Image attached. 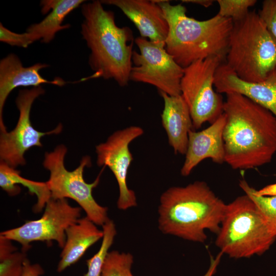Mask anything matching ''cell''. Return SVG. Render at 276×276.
Masks as SVG:
<instances>
[{"mask_svg":"<svg viewBox=\"0 0 276 276\" xmlns=\"http://www.w3.org/2000/svg\"><path fill=\"white\" fill-rule=\"evenodd\" d=\"M223 139L225 163L233 169L270 163L276 153V118L268 109L238 93L226 94Z\"/></svg>","mask_w":276,"mask_h":276,"instance_id":"cell-1","label":"cell"},{"mask_svg":"<svg viewBox=\"0 0 276 276\" xmlns=\"http://www.w3.org/2000/svg\"><path fill=\"white\" fill-rule=\"evenodd\" d=\"M102 4L96 0L81 7V33L90 50L88 64L94 72L78 82L102 78L125 86L132 65L133 33L128 27L118 26L114 13L104 9Z\"/></svg>","mask_w":276,"mask_h":276,"instance_id":"cell-2","label":"cell"},{"mask_svg":"<svg viewBox=\"0 0 276 276\" xmlns=\"http://www.w3.org/2000/svg\"><path fill=\"white\" fill-rule=\"evenodd\" d=\"M158 223L164 234L203 243L206 229L219 231L226 204L204 181L172 187L160 197Z\"/></svg>","mask_w":276,"mask_h":276,"instance_id":"cell-3","label":"cell"},{"mask_svg":"<svg viewBox=\"0 0 276 276\" xmlns=\"http://www.w3.org/2000/svg\"><path fill=\"white\" fill-rule=\"evenodd\" d=\"M162 8L169 25L165 49L182 68L211 56L225 60L234 21L217 14L205 20L189 17L181 4L155 1Z\"/></svg>","mask_w":276,"mask_h":276,"instance_id":"cell-4","label":"cell"},{"mask_svg":"<svg viewBox=\"0 0 276 276\" xmlns=\"http://www.w3.org/2000/svg\"><path fill=\"white\" fill-rule=\"evenodd\" d=\"M243 81H263L276 67V40L255 10L234 21L224 62Z\"/></svg>","mask_w":276,"mask_h":276,"instance_id":"cell-5","label":"cell"},{"mask_svg":"<svg viewBox=\"0 0 276 276\" xmlns=\"http://www.w3.org/2000/svg\"><path fill=\"white\" fill-rule=\"evenodd\" d=\"M215 244L220 251L235 259L261 255L276 239L254 202L246 194L226 204Z\"/></svg>","mask_w":276,"mask_h":276,"instance_id":"cell-6","label":"cell"},{"mask_svg":"<svg viewBox=\"0 0 276 276\" xmlns=\"http://www.w3.org/2000/svg\"><path fill=\"white\" fill-rule=\"evenodd\" d=\"M67 151L64 145H60L53 151L45 154L43 166L50 173L46 183L51 192V198H71L75 200L84 211L87 218L97 225L103 226L109 219L107 208L97 202L93 197V191L98 185L105 167H103L100 173L92 183H87L83 177V172L86 167L91 166L90 157L84 156L79 166L70 171L64 166Z\"/></svg>","mask_w":276,"mask_h":276,"instance_id":"cell-7","label":"cell"},{"mask_svg":"<svg viewBox=\"0 0 276 276\" xmlns=\"http://www.w3.org/2000/svg\"><path fill=\"white\" fill-rule=\"evenodd\" d=\"M224 60L219 56H211L184 68L181 95L189 107L193 127L196 129L206 122L213 123L223 112L222 97L213 86L216 71Z\"/></svg>","mask_w":276,"mask_h":276,"instance_id":"cell-8","label":"cell"},{"mask_svg":"<svg viewBox=\"0 0 276 276\" xmlns=\"http://www.w3.org/2000/svg\"><path fill=\"white\" fill-rule=\"evenodd\" d=\"M139 52L133 50L129 80L154 86L170 96L181 95L184 68L167 52L165 45L141 36L134 39Z\"/></svg>","mask_w":276,"mask_h":276,"instance_id":"cell-9","label":"cell"},{"mask_svg":"<svg viewBox=\"0 0 276 276\" xmlns=\"http://www.w3.org/2000/svg\"><path fill=\"white\" fill-rule=\"evenodd\" d=\"M81 211L80 207L71 205L67 199L51 198L39 219L26 221L20 226L2 232L0 236L19 243L24 252L35 241H55L62 248L66 241V229L81 218Z\"/></svg>","mask_w":276,"mask_h":276,"instance_id":"cell-10","label":"cell"},{"mask_svg":"<svg viewBox=\"0 0 276 276\" xmlns=\"http://www.w3.org/2000/svg\"><path fill=\"white\" fill-rule=\"evenodd\" d=\"M44 92L41 86L20 90L15 101L19 112L17 124L10 132L6 129L1 130V161L12 167L25 165V152L33 147H42L40 140L42 136L58 134L62 131L60 124L54 129L45 132L37 130L32 126L30 117L31 107L35 100Z\"/></svg>","mask_w":276,"mask_h":276,"instance_id":"cell-11","label":"cell"},{"mask_svg":"<svg viewBox=\"0 0 276 276\" xmlns=\"http://www.w3.org/2000/svg\"><path fill=\"white\" fill-rule=\"evenodd\" d=\"M143 133L141 127L131 126L116 131L106 142L96 147L98 166L108 167L117 181L119 189L117 206L121 210L137 205L135 193L127 185L128 170L133 159L129 146Z\"/></svg>","mask_w":276,"mask_h":276,"instance_id":"cell-12","label":"cell"},{"mask_svg":"<svg viewBox=\"0 0 276 276\" xmlns=\"http://www.w3.org/2000/svg\"><path fill=\"white\" fill-rule=\"evenodd\" d=\"M216 92L241 94L269 110L276 118V67L259 82L240 79L225 62L218 67L215 75Z\"/></svg>","mask_w":276,"mask_h":276,"instance_id":"cell-13","label":"cell"},{"mask_svg":"<svg viewBox=\"0 0 276 276\" xmlns=\"http://www.w3.org/2000/svg\"><path fill=\"white\" fill-rule=\"evenodd\" d=\"M114 6L134 24L141 37L165 45L169 25L160 6L155 0H103Z\"/></svg>","mask_w":276,"mask_h":276,"instance_id":"cell-14","label":"cell"},{"mask_svg":"<svg viewBox=\"0 0 276 276\" xmlns=\"http://www.w3.org/2000/svg\"><path fill=\"white\" fill-rule=\"evenodd\" d=\"M225 123V117L222 113L206 128L199 131L192 129L189 131L185 159L180 170L182 176L189 175L199 163L206 158L218 164L225 163L223 139Z\"/></svg>","mask_w":276,"mask_h":276,"instance_id":"cell-15","label":"cell"},{"mask_svg":"<svg viewBox=\"0 0 276 276\" xmlns=\"http://www.w3.org/2000/svg\"><path fill=\"white\" fill-rule=\"evenodd\" d=\"M46 63H37L29 67L23 66L18 57L9 54L0 61V129H6L3 119L5 102L13 89L19 86H40L50 84L62 86L66 82L60 77L48 80L40 74L39 71L48 67Z\"/></svg>","mask_w":276,"mask_h":276,"instance_id":"cell-16","label":"cell"},{"mask_svg":"<svg viewBox=\"0 0 276 276\" xmlns=\"http://www.w3.org/2000/svg\"><path fill=\"white\" fill-rule=\"evenodd\" d=\"M164 105L161 114L170 146L175 154L185 155L188 144L189 132L193 127L189 107L182 96H170L159 92Z\"/></svg>","mask_w":276,"mask_h":276,"instance_id":"cell-17","label":"cell"},{"mask_svg":"<svg viewBox=\"0 0 276 276\" xmlns=\"http://www.w3.org/2000/svg\"><path fill=\"white\" fill-rule=\"evenodd\" d=\"M103 237V230L86 216L80 218L66 231V241L57 270L61 272L79 261L85 251Z\"/></svg>","mask_w":276,"mask_h":276,"instance_id":"cell-18","label":"cell"},{"mask_svg":"<svg viewBox=\"0 0 276 276\" xmlns=\"http://www.w3.org/2000/svg\"><path fill=\"white\" fill-rule=\"evenodd\" d=\"M83 0H43L40 2L43 14L51 12L40 22L30 26L26 30L29 39L32 43L35 41L48 43L55 38L56 33L70 27L69 24L62 25L65 18L78 8Z\"/></svg>","mask_w":276,"mask_h":276,"instance_id":"cell-19","label":"cell"},{"mask_svg":"<svg viewBox=\"0 0 276 276\" xmlns=\"http://www.w3.org/2000/svg\"><path fill=\"white\" fill-rule=\"evenodd\" d=\"M17 184L27 188L31 194L36 196L37 201L33 208L34 213L40 212L51 199V192L46 182L36 181L22 177L19 171L6 163H0V186L11 196L19 194L21 189Z\"/></svg>","mask_w":276,"mask_h":276,"instance_id":"cell-20","label":"cell"},{"mask_svg":"<svg viewBox=\"0 0 276 276\" xmlns=\"http://www.w3.org/2000/svg\"><path fill=\"white\" fill-rule=\"evenodd\" d=\"M27 259L26 252L18 251L11 240L0 236V276H21Z\"/></svg>","mask_w":276,"mask_h":276,"instance_id":"cell-21","label":"cell"},{"mask_svg":"<svg viewBox=\"0 0 276 276\" xmlns=\"http://www.w3.org/2000/svg\"><path fill=\"white\" fill-rule=\"evenodd\" d=\"M103 237L99 250L87 260V272L83 276H101L104 263L108 250L113 243L117 230L113 221L109 219L103 226Z\"/></svg>","mask_w":276,"mask_h":276,"instance_id":"cell-22","label":"cell"},{"mask_svg":"<svg viewBox=\"0 0 276 276\" xmlns=\"http://www.w3.org/2000/svg\"><path fill=\"white\" fill-rule=\"evenodd\" d=\"M239 186L257 206L263 217L276 234V195L261 196L245 179L239 181Z\"/></svg>","mask_w":276,"mask_h":276,"instance_id":"cell-23","label":"cell"},{"mask_svg":"<svg viewBox=\"0 0 276 276\" xmlns=\"http://www.w3.org/2000/svg\"><path fill=\"white\" fill-rule=\"evenodd\" d=\"M133 263V257L130 253L111 251L105 259L101 276H133L131 272Z\"/></svg>","mask_w":276,"mask_h":276,"instance_id":"cell-24","label":"cell"},{"mask_svg":"<svg viewBox=\"0 0 276 276\" xmlns=\"http://www.w3.org/2000/svg\"><path fill=\"white\" fill-rule=\"evenodd\" d=\"M219 9L218 14L231 18L233 21L245 17L249 13V8L257 2L256 0H217Z\"/></svg>","mask_w":276,"mask_h":276,"instance_id":"cell-25","label":"cell"},{"mask_svg":"<svg viewBox=\"0 0 276 276\" xmlns=\"http://www.w3.org/2000/svg\"><path fill=\"white\" fill-rule=\"evenodd\" d=\"M267 30L276 40V0H265L258 12Z\"/></svg>","mask_w":276,"mask_h":276,"instance_id":"cell-26","label":"cell"},{"mask_svg":"<svg viewBox=\"0 0 276 276\" xmlns=\"http://www.w3.org/2000/svg\"><path fill=\"white\" fill-rule=\"evenodd\" d=\"M0 41L11 46L27 48L30 45V42L26 32L17 33L12 32L5 27L0 23Z\"/></svg>","mask_w":276,"mask_h":276,"instance_id":"cell-27","label":"cell"},{"mask_svg":"<svg viewBox=\"0 0 276 276\" xmlns=\"http://www.w3.org/2000/svg\"><path fill=\"white\" fill-rule=\"evenodd\" d=\"M44 274V270L39 264H32L27 258L24 265L21 276H41Z\"/></svg>","mask_w":276,"mask_h":276,"instance_id":"cell-28","label":"cell"},{"mask_svg":"<svg viewBox=\"0 0 276 276\" xmlns=\"http://www.w3.org/2000/svg\"><path fill=\"white\" fill-rule=\"evenodd\" d=\"M223 253L221 251L214 258L211 257L210 258V264L209 267L203 276H213L217 271V267L220 262Z\"/></svg>","mask_w":276,"mask_h":276,"instance_id":"cell-29","label":"cell"},{"mask_svg":"<svg viewBox=\"0 0 276 276\" xmlns=\"http://www.w3.org/2000/svg\"><path fill=\"white\" fill-rule=\"evenodd\" d=\"M255 192L261 196L276 195V183L267 185L258 190L255 189Z\"/></svg>","mask_w":276,"mask_h":276,"instance_id":"cell-30","label":"cell"},{"mask_svg":"<svg viewBox=\"0 0 276 276\" xmlns=\"http://www.w3.org/2000/svg\"><path fill=\"white\" fill-rule=\"evenodd\" d=\"M182 3H193L202 6L205 8H208L212 6L215 1L213 0H182Z\"/></svg>","mask_w":276,"mask_h":276,"instance_id":"cell-31","label":"cell"}]
</instances>
